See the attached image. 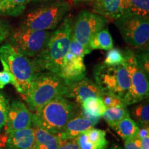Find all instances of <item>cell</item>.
Wrapping results in <instances>:
<instances>
[{
	"label": "cell",
	"instance_id": "obj_36",
	"mask_svg": "<svg viewBox=\"0 0 149 149\" xmlns=\"http://www.w3.org/2000/svg\"><path fill=\"white\" fill-rule=\"evenodd\" d=\"M73 4H80V3H86V4H91L95 0H70Z\"/></svg>",
	"mask_w": 149,
	"mask_h": 149
},
{
	"label": "cell",
	"instance_id": "obj_38",
	"mask_svg": "<svg viewBox=\"0 0 149 149\" xmlns=\"http://www.w3.org/2000/svg\"><path fill=\"white\" fill-rule=\"evenodd\" d=\"M108 149H122V148L121 146H118V145H117V144H113V145H112V146Z\"/></svg>",
	"mask_w": 149,
	"mask_h": 149
},
{
	"label": "cell",
	"instance_id": "obj_28",
	"mask_svg": "<svg viewBox=\"0 0 149 149\" xmlns=\"http://www.w3.org/2000/svg\"><path fill=\"white\" fill-rule=\"evenodd\" d=\"M101 98L107 109L112 107H127L122 98L115 95L111 94V93H103L101 96Z\"/></svg>",
	"mask_w": 149,
	"mask_h": 149
},
{
	"label": "cell",
	"instance_id": "obj_1",
	"mask_svg": "<svg viewBox=\"0 0 149 149\" xmlns=\"http://www.w3.org/2000/svg\"><path fill=\"white\" fill-rule=\"evenodd\" d=\"M72 23L71 16L65 17L58 28L52 33L44 49L31 59L36 73L48 71L59 74L64 57L69 51Z\"/></svg>",
	"mask_w": 149,
	"mask_h": 149
},
{
	"label": "cell",
	"instance_id": "obj_25",
	"mask_svg": "<svg viewBox=\"0 0 149 149\" xmlns=\"http://www.w3.org/2000/svg\"><path fill=\"white\" fill-rule=\"evenodd\" d=\"M103 64L107 66H115L125 64L124 52L119 48H113L108 51Z\"/></svg>",
	"mask_w": 149,
	"mask_h": 149
},
{
	"label": "cell",
	"instance_id": "obj_29",
	"mask_svg": "<svg viewBox=\"0 0 149 149\" xmlns=\"http://www.w3.org/2000/svg\"><path fill=\"white\" fill-rule=\"evenodd\" d=\"M9 107V100L3 93L0 92V130L5 126Z\"/></svg>",
	"mask_w": 149,
	"mask_h": 149
},
{
	"label": "cell",
	"instance_id": "obj_27",
	"mask_svg": "<svg viewBox=\"0 0 149 149\" xmlns=\"http://www.w3.org/2000/svg\"><path fill=\"white\" fill-rule=\"evenodd\" d=\"M2 64L3 70L0 71V89H3L6 85L12 84L15 88H17L15 79L9 70L8 66L4 61L0 60Z\"/></svg>",
	"mask_w": 149,
	"mask_h": 149
},
{
	"label": "cell",
	"instance_id": "obj_11",
	"mask_svg": "<svg viewBox=\"0 0 149 149\" xmlns=\"http://www.w3.org/2000/svg\"><path fill=\"white\" fill-rule=\"evenodd\" d=\"M33 113L28 109L25 104L19 100H15L10 104L5 133L31 127Z\"/></svg>",
	"mask_w": 149,
	"mask_h": 149
},
{
	"label": "cell",
	"instance_id": "obj_24",
	"mask_svg": "<svg viewBox=\"0 0 149 149\" xmlns=\"http://www.w3.org/2000/svg\"><path fill=\"white\" fill-rule=\"evenodd\" d=\"M129 116V110L127 109V107H120L108 108L102 115V117L112 127L124 118Z\"/></svg>",
	"mask_w": 149,
	"mask_h": 149
},
{
	"label": "cell",
	"instance_id": "obj_20",
	"mask_svg": "<svg viewBox=\"0 0 149 149\" xmlns=\"http://www.w3.org/2000/svg\"><path fill=\"white\" fill-rule=\"evenodd\" d=\"M33 0H2L0 1V16L18 17L23 13Z\"/></svg>",
	"mask_w": 149,
	"mask_h": 149
},
{
	"label": "cell",
	"instance_id": "obj_33",
	"mask_svg": "<svg viewBox=\"0 0 149 149\" xmlns=\"http://www.w3.org/2000/svg\"><path fill=\"white\" fill-rule=\"evenodd\" d=\"M57 149H79L76 139H70V140L62 141Z\"/></svg>",
	"mask_w": 149,
	"mask_h": 149
},
{
	"label": "cell",
	"instance_id": "obj_16",
	"mask_svg": "<svg viewBox=\"0 0 149 149\" xmlns=\"http://www.w3.org/2000/svg\"><path fill=\"white\" fill-rule=\"evenodd\" d=\"M35 141V133L33 127L5 133L6 149H32Z\"/></svg>",
	"mask_w": 149,
	"mask_h": 149
},
{
	"label": "cell",
	"instance_id": "obj_17",
	"mask_svg": "<svg viewBox=\"0 0 149 149\" xmlns=\"http://www.w3.org/2000/svg\"><path fill=\"white\" fill-rule=\"evenodd\" d=\"M106 135L105 130L93 127L78 136L76 142L79 149H107Z\"/></svg>",
	"mask_w": 149,
	"mask_h": 149
},
{
	"label": "cell",
	"instance_id": "obj_31",
	"mask_svg": "<svg viewBox=\"0 0 149 149\" xmlns=\"http://www.w3.org/2000/svg\"><path fill=\"white\" fill-rule=\"evenodd\" d=\"M13 30V29L8 20L0 18V44L8 38Z\"/></svg>",
	"mask_w": 149,
	"mask_h": 149
},
{
	"label": "cell",
	"instance_id": "obj_34",
	"mask_svg": "<svg viewBox=\"0 0 149 149\" xmlns=\"http://www.w3.org/2000/svg\"><path fill=\"white\" fill-rule=\"evenodd\" d=\"M146 137H149V126L139 127V132L137 135V138L141 139Z\"/></svg>",
	"mask_w": 149,
	"mask_h": 149
},
{
	"label": "cell",
	"instance_id": "obj_5",
	"mask_svg": "<svg viewBox=\"0 0 149 149\" xmlns=\"http://www.w3.org/2000/svg\"><path fill=\"white\" fill-rule=\"evenodd\" d=\"M0 60L8 66L15 79L17 91L25 100L36 74L32 60L18 53L8 42L0 46Z\"/></svg>",
	"mask_w": 149,
	"mask_h": 149
},
{
	"label": "cell",
	"instance_id": "obj_35",
	"mask_svg": "<svg viewBox=\"0 0 149 149\" xmlns=\"http://www.w3.org/2000/svg\"><path fill=\"white\" fill-rule=\"evenodd\" d=\"M140 146L141 149H149V137L140 139Z\"/></svg>",
	"mask_w": 149,
	"mask_h": 149
},
{
	"label": "cell",
	"instance_id": "obj_15",
	"mask_svg": "<svg viewBox=\"0 0 149 149\" xmlns=\"http://www.w3.org/2000/svg\"><path fill=\"white\" fill-rule=\"evenodd\" d=\"M96 124L97 122L84 116L81 111H79L57 135L61 141L74 139L89 128L94 127Z\"/></svg>",
	"mask_w": 149,
	"mask_h": 149
},
{
	"label": "cell",
	"instance_id": "obj_37",
	"mask_svg": "<svg viewBox=\"0 0 149 149\" xmlns=\"http://www.w3.org/2000/svg\"><path fill=\"white\" fill-rule=\"evenodd\" d=\"M62 1V0H33V2H36V3H48L51 2V1Z\"/></svg>",
	"mask_w": 149,
	"mask_h": 149
},
{
	"label": "cell",
	"instance_id": "obj_21",
	"mask_svg": "<svg viewBox=\"0 0 149 149\" xmlns=\"http://www.w3.org/2000/svg\"><path fill=\"white\" fill-rule=\"evenodd\" d=\"M124 140L137 137L139 127L130 116L125 117L111 127Z\"/></svg>",
	"mask_w": 149,
	"mask_h": 149
},
{
	"label": "cell",
	"instance_id": "obj_23",
	"mask_svg": "<svg viewBox=\"0 0 149 149\" xmlns=\"http://www.w3.org/2000/svg\"><path fill=\"white\" fill-rule=\"evenodd\" d=\"M113 48V40L108 28H104L96 33L90 42V49L109 51Z\"/></svg>",
	"mask_w": 149,
	"mask_h": 149
},
{
	"label": "cell",
	"instance_id": "obj_18",
	"mask_svg": "<svg viewBox=\"0 0 149 149\" xmlns=\"http://www.w3.org/2000/svg\"><path fill=\"white\" fill-rule=\"evenodd\" d=\"M35 141L32 149H57L61 144L58 136L40 127H33Z\"/></svg>",
	"mask_w": 149,
	"mask_h": 149
},
{
	"label": "cell",
	"instance_id": "obj_13",
	"mask_svg": "<svg viewBox=\"0 0 149 149\" xmlns=\"http://www.w3.org/2000/svg\"><path fill=\"white\" fill-rule=\"evenodd\" d=\"M84 59V57L74 55L70 51L66 53L58 74L66 84L83 79L86 76V68Z\"/></svg>",
	"mask_w": 149,
	"mask_h": 149
},
{
	"label": "cell",
	"instance_id": "obj_3",
	"mask_svg": "<svg viewBox=\"0 0 149 149\" xmlns=\"http://www.w3.org/2000/svg\"><path fill=\"white\" fill-rule=\"evenodd\" d=\"M66 83L58 74L48 71L36 73L25 101L33 113L53 99L64 96Z\"/></svg>",
	"mask_w": 149,
	"mask_h": 149
},
{
	"label": "cell",
	"instance_id": "obj_30",
	"mask_svg": "<svg viewBox=\"0 0 149 149\" xmlns=\"http://www.w3.org/2000/svg\"><path fill=\"white\" fill-rule=\"evenodd\" d=\"M136 59L139 66L141 67L143 71L148 77L149 74V59L148 50H141L137 54H135Z\"/></svg>",
	"mask_w": 149,
	"mask_h": 149
},
{
	"label": "cell",
	"instance_id": "obj_22",
	"mask_svg": "<svg viewBox=\"0 0 149 149\" xmlns=\"http://www.w3.org/2000/svg\"><path fill=\"white\" fill-rule=\"evenodd\" d=\"M130 116L138 126H149V104L148 99L134 104L129 111Z\"/></svg>",
	"mask_w": 149,
	"mask_h": 149
},
{
	"label": "cell",
	"instance_id": "obj_9",
	"mask_svg": "<svg viewBox=\"0 0 149 149\" xmlns=\"http://www.w3.org/2000/svg\"><path fill=\"white\" fill-rule=\"evenodd\" d=\"M124 55L130 80L129 90L124 101L126 106L133 105L148 99V77L139 66L135 53L131 49H126L124 51Z\"/></svg>",
	"mask_w": 149,
	"mask_h": 149
},
{
	"label": "cell",
	"instance_id": "obj_2",
	"mask_svg": "<svg viewBox=\"0 0 149 149\" xmlns=\"http://www.w3.org/2000/svg\"><path fill=\"white\" fill-rule=\"evenodd\" d=\"M77 104L59 96L53 99L33 113L31 127H40L57 135L79 112Z\"/></svg>",
	"mask_w": 149,
	"mask_h": 149
},
{
	"label": "cell",
	"instance_id": "obj_7",
	"mask_svg": "<svg viewBox=\"0 0 149 149\" xmlns=\"http://www.w3.org/2000/svg\"><path fill=\"white\" fill-rule=\"evenodd\" d=\"M114 23L126 44L135 48L148 50L149 17L128 13Z\"/></svg>",
	"mask_w": 149,
	"mask_h": 149
},
{
	"label": "cell",
	"instance_id": "obj_32",
	"mask_svg": "<svg viewBox=\"0 0 149 149\" xmlns=\"http://www.w3.org/2000/svg\"><path fill=\"white\" fill-rule=\"evenodd\" d=\"M124 149H141L140 139L137 137L124 140Z\"/></svg>",
	"mask_w": 149,
	"mask_h": 149
},
{
	"label": "cell",
	"instance_id": "obj_14",
	"mask_svg": "<svg viewBox=\"0 0 149 149\" xmlns=\"http://www.w3.org/2000/svg\"><path fill=\"white\" fill-rule=\"evenodd\" d=\"M92 12L107 19L114 22L130 13L127 0H95L92 3Z\"/></svg>",
	"mask_w": 149,
	"mask_h": 149
},
{
	"label": "cell",
	"instance_id": "obj_19",
	"mask_svg": "<svg viewBox=\"0 0 149 149\" xmlns=\"http://www.w3.org/2000/svg\"><path fill=\"white\" fill-rule=\"evenodd\" d=\"M80 107L84 116L97 123L107 110L101 97L87 98L81 103Z\"/></svg>",
	"mask_w": 149,
	"mask_h": 149
},
{
	"label": "cell",
	"instance_id": "obj_6",
	"mask_svg": "<svg viewBox=\"0 0 149 149\" xmlns=\"http://www.w3.org/2000/svg\"><path fill=\"white\" fill-rule=\"evenodd\" d=\"M95 82L103 93H111L124 100L130 88L128 72L125 64L111 66L103 63L94 69Z\"/></svg>",
	"mask_w": 149,
	"mask_h": 149
},
{
	"label": "cell",
	"instance_id": "obj_12",
	"mask_svg": "<svg viewBox=\"0 0 149 149\" xmlns=\"http://www.w3.org/2000/svg\"><path fill=\"white\" fill-rule=\"evenodd\" d=\"M102 92L95 81L85 77L83 79L67 84L65 97L72 99L78 106L88 97H101Z\"/></svg>",
	"mask_w": 149,
	"mask_h": 149
},
{
	"label": "cell",
	"instance_id": "obj_4",
	"mask_svg": "<svg viewBox=\"0 0 149 149\" xmlns=\"http://www.w3.org/2000/svg\"><path fill=\"white\" fill-rule=\"evenodd\" d=\"M71 9L67 0L45 3L29 13L21 26L38 31H51L58 27Z\"/></svg>",
	"mask_w": 149,
	"mask_h": 149
},
{
	"label": "cell",
	"instance_id": "obj_10",
	"mask_svg": "<svg viewBox=\"0 0 149 149\" xmlns=\"http://www.w3.org/2000/svg\"><path fill=\"white\" fill-rule=\"evenodd\" d=\"M109 20L92 11L81 10L72 23V35L84 49L86 55L91 53L90 42L97 33L107 26Z\"/></svg>",
	"mask_w": 149,
	"mask_h": 149
},
{
	"label": "cell",
	"instance_id": "obj_26",
	"mask_svg": "<svg viewBox=\"0 0 149 149\" xmlns=\"http://www.w3.org/2000/svg\"><path fill=\"white\" fill-rule=\"evenodd\" d=\"M130 13L149 17V0H127Z\"/></svg>",
	"mask_w": 149,
	"mask_h": 149
},
{
	"label": "cell",
	"instance_id": "obj_8",
	"mask_svg": "<svg viewBox=\"0 0 149 149\" xmlns=\"http://www.w3.org/2000/svg\"><path fill=\"white\" fill-rule=\"evenodd\" d=\"M51 35V31L33 30L20 26L13 30L7 40L18 53L33 58L44 49Z\"/></svg>",
	"mask_w": 149,
	"mask_h": 149
},
{
	"label": "cell",
	"instance_id": "obj_39",
	"mask_svg": "<svg viewBox=\"0 0 149 149\" xmlns=\"http://www.w3.org/2000/svg\"><path fill=\"white\" fill-rule=\"evenodd\" d=\"M2 1V0H0V1Z\"/></svg>",
	"mask_w": 149,
	"mask_h": 149
}]
</instances>
